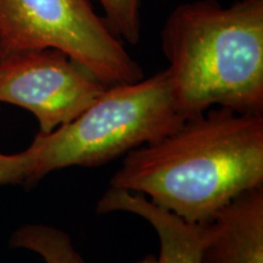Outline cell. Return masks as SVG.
<instances>
[{"mask_svg":"<svg viewBox=\"0 0 263 263\" xmlns=\"http://www.w3.org/2000/svg\"><path fill=\"white\" fill-rule=\"evenodd\" d=\"M25 249L38 254L45 263H87L70 236L54 227H39L26 236Z\"/></svg>","mask_w":263,"mask_h":263,"instance_id":"ba28073f","label":"cell"},{"mask_svg":"<svg viewBox=\"0 0 263 263\" xmlns=\"http://www.w3.org/2000/svg\"><path fill=\"white\" fill-rule=\"evenodd\" d=\"M3 57V51H2V47H0V59Z\"/></svg>","mask_w":263,"mask_h":263,"instance_id":"8fae6325","label":"cell"},{"mask_svg":"<svg viewBox=\"0 0 263 263\" xmlns=\"http://www.w3.org/2000/svg\"><path fill=\"white\" fill-rule=\"evenodd\" d=\"M202 226L201 263H263V185L240 194Z\"/></svg>","mask_w":263,"mask_h":263,"instance_id":"8992f818","label":"cell"},{"mask_svg":"<svg viewBox=\"0 0 263 263\" xmlns=\"http://www.w3.org/2000/svg\"><path fill=\"white\" fill-rule=\"evenodd\" d=\"M31 160L27 151L8 155L0 153V184L29 183Z\"/></svg>","mask_w":263,"mask_h":263,"instance_id":"30bf717a","label":"cell"},{"mask_svg":"<svg viewBox=\"0 0 263 263\" xmlns=\"http://www.w3.org/2000/svg\"><path fill=\"white\" fill-rule=\"evenodd\" d=\"M106 88L55 49L14 52L0 59V103L34 115L43 134L77 118Z\"/></svg>","mask_w":263,"mask_h":263,"instance_id":"5b68a950","label":"cell"},{"mask_svg":"<svg viewBox=\"0 0 263 263\" xmlns=\"http://www.w3.org/2000/svg\"><path fill=\"white\" fill-rule=\"evenodd\" d=\"M161 47L185 120L215 106L263 114V0L184 3L167 18Z\"/></svg>","mask_w":263,"mask_h":263,"instance_id":"7a4b0ae2","label":"cell"},{"mask_svg":"<svg viewBox=\"0 0 263 263\" xmlns=\"http://www.w3.org/2000/svg\"><path fill=\"white\" fill-rule=\"evenodd\" d=\"M0 47L3 57L55 49L106 87L144 78L90 0H0Z\"/></svg>","mask_w":263,"mask_h":263,"instance_id":"277c9868","label":"cell"},{"mask_svg":"<svg viewBox=\"0 0 263 263\" xmlns=\"http://www.w3.org/2000/svg\"><path fill=\"white\" fill-rule=\"evenodd\" d=\"M184 121L167 70L134 83L111 85L73 121L37 134L26 149L29 183L58 170L106 164L162 139Z\"/></svg>","mask_w":263,"mask_h":263,"instance_id":"3957f363","label":"cell"},{"mask_svg":"<svg viewBox=\"0 0 263 263\" xmlns=\"http://www.w3.org/2000/svg\"><path fill=\"white\" fill-rule=\"evenodd\" d=\"M263 185V114L215 106L155 143L132 150L110 188L147 197L196 224Z\"/></svg>","mask_w":263,"mask_h":263,"instance_id":"6da1fadb","label":"cell"},{"mask_svg":"<svg viewBox=\"0 0 263 263\" xmlns=\"http://www.w3.org/2000/svg\"><path fill=\"white\" fill-rule=\"evenodd\" d=\"M97 212L132 213L155 229L159 255H147L134 263H201L203 226L184 221L140 194L108 188L97 203Z\"/></svg>","mask_w":263,"mask_h":263,"instance_id":"52a82bcc","label":"cell"},{"mask_svg":"<svg viewBox=\"0 0 263 263\" xmlns=\"http://www.w3.org/2000/svg\"><path fill=\"white\" fill-rule=\"evenodd\" d=\"M103 8L108 27L120 39L129 44L140 41L141 0H95Z\"/></svg>","mask_w":263,"mask_h":263,"instance_id":"9c48e42d","label":"cell"}]
</instances>
